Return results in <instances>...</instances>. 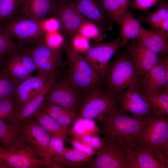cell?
<instances>
[{"label":"cell","instance_id":"1","mask_svg":"<svg viewBox=\"0 0 168 168\" xmlns=\"http://www.w3.org/2000/svg\"><path fill=\"white\" fill-rule=\"evenodd\" d=\"M146 118L140 119L128 115L120 107L106 116L102 121L101 132L105 141L121 144L132 149L136 144Z\"/></svg>","mask_w":168,"mask_h":168},{"label":"cell","instance_id":"2","mask_svg":"<svg viewBox=\"0 0 168 168\" xmlns=\"http://www.w3.org/2000/svg\"><path fill=\"white\" fill-rule=\"evenodd\" d=\"M135 146L152 152L168 166V118L158 111L146 118Z\"/></svg>","mask_w":168,"mask_h":168},{"label":"cell","instance_id":"3","mask_svg":"<svg viewBox=\"0 0 168 168\" xmlns=\"http://www.w3.org/2000/svg\"><path fill=\"white\" fill-rule=\"evenodd\" d=\"M105 77V90L114 94H120L130 86L139 89L142 78L128 51L119 55L109 64Z\"/></svg>","mask_w":168,"mask_h":168},{"label":"cell","instance_id":"4","mask_svg":"<svg viewBox=\"0 0 168 168\" xmlns=\"http://www.w3.org/2000/svg\"><path fill=\"white\" fill-rule=\"evenodd\" d=\"M44 21H38L21 15L8 22L0 24V27L21 44L36 45L46 42L48 33Z\"/></svg>","mask_w":168,"mask_h":168},{"label":"cell","instance_id":"5","mask_svg":"<svg viewBox=\"0 0 168 168\" xmlns=\"http://www.w3.org/2000/svg\"><path fill=\"white\" fill-rule=\"evenodd\" d=\"M119 94L106 92L103 86L94 89L83 97L78 116L102 122L108 114L120 107Z\"/></svg>","mask_w":168,"mask_h":168},{"label":"cell","instance_id":"6","mask_svg":"<svg viewBox=\"0 0 168 168\" xmlns=\"http://www.w3.org/2000/svg\"><path fill=\"white\" fill-rule=\"evenodd\" d=\"M83 98L79 89L67 75L58 81L56 80L43 102L55 104L77 112Z\"/></svg>","mask_w":168,"mask_h":168},{"label":"cell","instance_id":"7","mask_svg":"<svg viewBox=\"0 0 168 168\" xmlns=\"http://www.w3.org/2000/svg\"><path fill=\"white\" fill-rule=\"evenodd\" d=\"M125 46L119 36L109 42L96 43L89 47L81 55L94 71L105 79L110 59L118 49Z\"/></svg>","mask_w":168,"mask_h":168},{"label":"cell","instance_id":"8","mask_svg":"<svg viewBox=\"0 0 168 168\" xmlns=\"http://www.w3.org/2000/svg\"><path fill=\"white\" fill-rule=\"evenodd\" d=\"M64 48H52L46 42L35 46L22 48V50L29 54L37 68L38 75L49 77L56 73V69L62 64Z\"/></svg>","mask_w":168,"mask_h":168},{"label":"cell","instance_id":"9","mask_svg":"<svg viewBox=\"0 0 168 168\" xmlns=\"http://www.w3.org/2000/svg\"><path fill=\"white\" fill-rule=\"evenodd\" d=\"M5 159L10 168L48 167L47 162L36 151L22 141L19 137Z\"/></svg>","mask_w":168,"mask_h":168},{"label":"cell","instance_id":"10","mask_svg":"<svg viewBox=\"0 0 168 168\" xmlns=\"http://www.w3.org/2000/svg\"><path fill=\"white\" fill-rule=\"evenodd\" d=\"M96 156L84 167L89 168H133L127 162L123 146L105 141Z\"/></svg>","mask_w":168,"mask_h":168},{"label":"cell","instance_id":"11","mask_svg":"<svg viewBox=\"0 0 168 168\" xmlns=\"http://www.w3.org/2000/svg\"><path fill=\"white\" fill-rule=\"evenodd\" d=\"M118 102L120 107L130 113L133 117L144 119L156 110L148 102L139 88L130 86L119 94Z\"/></svg>","mask_w":168,"mask_h":168},{"label":"cell","instance_id":"12","mask_svg":"<svg viewBox=\"0 0 168 168\" xmlns=\"http://www.w3.org/2000/svg\"><path fill=\"white\" fill-rule=\"evenodd\" d=\"M160 55L159 62L141 78L139 90L142 94L158 93L168 87V57Z\"/></svg>","mask_w":168,"mask_h":168},{"label":"cell","instance_id":"13","mask_svg":"<svg viewBox=\"0 0 168 168\" xmlns=\"http://www.w3.org/2000/svg\"><path fill=\"white\" fill-rule=\"evenodd\" d=\"M56 9L53 15L59 21L61 30L65 34L78 32L84 24L89 21L66 0H57Z\"/></svg>","mask_w":168,"mask_h":168},{"label":"cell","instance_id":"14","mask_svg":"<svg viewBox=\"0 0 168 168\" xmlns=\"http://www.w3.org/2000/svg\"><path fill=\"white\" fill-rule=\"evenodd\" d=\"M22 124L19 137L32 147L43 159L51 135L34 119Z\"/></svg>","mask_w":168,"mask_h":168},{"label":"cell","instance_id":"15","mask_svg":"<svg viewBox=\"0 0 168 168\" xmlns=\"http://www.w3.org/2000/svg\"><path fill=\"white\" fill-rule=\"evenodd\" d=\"M131 41L128 51L142 77L159 62L161 57L157 53L138 43L135 40Z\"/></svg>","mask_w":168,"mask_h":168},{"label":"cell","instance_id":"16","mask_svg":"<svg viewBox=\"0 0 168 168\" xmlns=\"http://www.w3.org/2000/svg\"><path fill=\"white\" fill-rule=\"evenodd\" d=\"M49 77L40 75L30 76L18 85L14 96L16 103V112L42 90Z\"/></svg>","mask_w":168,"mask_h":168},{"label":"cell","instance_id":"17","mask_svg":"<svg viewBox=\"0 0 168 168\" xmlns=\"http://www.w3.org/2000/svg\"><path fill=\"white\" fill-rule=\"evenodd\" d=\"M57 3V0H25L21 4L18 13L43 21L47 16L53 14Z\"/></svg>","mask_w":168,"mask_h":168},{"label":"cell","instance_id":"18","mask_svg":"<svg viewBox=\"0 0 168 168\" xmlns=\"http://www.w3.org/2000/svg\"><path fill=\"white\" fill-rule=\"evenodd\" d=\"M70 2L90 21L105 29V26L109 17L97 0H74Z\"/></svg>","mask_w":168,"mask_h":168},{"label":"cell","instance_id":"19","mask_svg":"<svg viewBox=\"0 0 168 168\" xmlns=\"http://www.w3.org/2000/svg\"><path fill=\"white\" fill-rule=\"evenodd\" d=\"M56 75L55 73L50 76L42 90L16 112V117L20 123H23L29 120L40 108L46 95L56 80Z\"/></svg>","mask_w":168,"mask_h":168},{"label":"cell","instance_id":"20","mask_svg":"<svg viewBox=\"0 0 168 168\" xmlns=\"http://www.w3.org/2000/svg\"><path fill=\"white\" fill-rule=\"evenodd\" d=\"M139 44L161 55H166L168 52V37L151 28L147 30L142 27L135 39Z\"/></svg>","mask_w":168,"mask_h":168},{"label":"cell","instance_id":"21","mask_svg":"<svg viewBox=\"0 0 168 168\" xmlns=\"http://www.w3.org/2000/svg\"><path fill=\"white\" fill-rule=\"evenodd\" d=\"M93 156L74 148L65 147L60 153L54 157L53 161L62 167L64 166L73 168L81 167L84 165H88Z\"/></svg>","mask_w":168,"mask_h":168},{"label":"cell","instance_id":"22","mask_svg":"<svg viewBox=\"0 0 168 168\" xmlns=\"http://www.w3.org/2000/svg\"><path fill=\"white\" fill-rule=\"evenodd\" d=\"M32 117L51 136L61 139L65 143L68 141L70 128L61 125L40 108Z\"/></svg>","mask_w":168,"mask_h":168},{"label":"cell","instance_id":"23","mask_svg":"<svg viewBox=\"0 0 168 168\" xmlns=\"http://www.w3.org/2000/svg\"><path fill=\"white\" fill-rule=\"evenodd\" d=\"M118 25L120 26L119 36L125 45L128 40L136 39L142 27L139 19L135 17L129 11L123 15Z\"/></svg>","mask_w":168,"mask_h":168},{"label":"cell","instance_id":"24","mask_svg":"<svg viewBox=\"0 0 168 168\" xmlns=\"http://www.w3.org/2000/svg\"><path fill=\"white\" fill-rule=\"evenodd\" d=\"M0 119V143L6 150H10L19 137L21 125Z\"/></svg>","mask_w":168,"mask_h":168},{"label":"cell","instance_id":"25","mask_svg":"<svg viewBox=\"0 0 168 168\" xmlns=\"http://www.w3.org/2000/svg\"><path fill=\"white\" fill-rule=\"evenodd\" d=\"M19 52V51H18ZM15 53L7 57L4 69L10 78L18 85L21 82L31 76L26 69L21 61L20 53Z\"/></svg>","mask_w":168,"mask_h":168},{"label":"cell","instance_id":"26","mask_svg":"<svg viewBox=\"0 0 168 168\" xmlns=\"http://www.w3.org/2000/svg\"><path fill=\"white\" fill-rule=\"evenodd\" d=\"M132 0H97L112 21L119 25L124 14L128 11Z\"/></svg>","mask_w":168,"mask_h":168},{"label":"cell","instance_id":"27","mask_svg":"<svg viewBox=\"0 0 168 168\" xmlns=\"http://www.w3.org/2000/svg\"><path fill=\"white\" fill-rule=\"evenodd\" d=\"M100 132L94 120L77 116L70 128L69 135L73 138L80 139L85 136Z\"/></svg>","mask_w":168,"mask_h":168},{"label":"cell","instance_id":"28","mask_svg":"<svg viewBox=\"0 0 168 168\" xmlns=\"http://www.w3.org/2000/svg\"><path fill=\"white\" fill-rule=\"evenodd\" d=\"M137 160L138 168H167L152 151L135 146L132 149Z\"/></svg>","mask_w":168,"mask_h":168},{"label":"cell","instance_id":"29","mask_svg":"<svg viewBox=\"0 0 168 168\" xmlns=\"http://www.w3.org/2000/svg\"><path fill=\"white\" fill-rule=\"evenodd\" d=\"M143 94L155 110L168 117V87L158 93Z\"/></svg>","mask_w":168,"mask_h":168},{"label":"cell","instance_id":"30","mask_svg":"<svg viewBox=\"0 0 168 168\" xmlns=\"http://www.w3.org/2000/svg\"><path fill=\"white\" fill-rule=\"evenodd\" d=\"M65 142L61 139L51 136L48 147L44 154L43 159L46 161L48 167L60 168V166L54 162L53 158L60 153L64 148Z\"/></svg>","mask_w":168,"mask_h":168},{"label":"cell","instance_id":"31","mask_svg":"<svg viewBox=\"0 0 168 168\" xmlns=\"http://www.w3.org/2000/svg\"><path fill=\"white\" fill-rule=\"evenodd\" d=\"M21 0H0V24L12 20L18 13Z\"/></svg>","mask_w":168,"mask_h":168},{"label":"cell","instance_id":"32","mask_svg":"<svg viewBox=\"0 0 168 168\" xmlns=\"http://www.w3.org/2000/svg\"><path fill=\"white\" fill-rule=\"evenodd\" d=\"M21 47L0 27V60L22 50Z\"/></svg>","mask_w":168,"mask_h":168},{"label":"cell","instance_id":"33","mask_svg":"<svg viewBox=\"0 0 168 168\" xmlns=\"http://www.w3.org/2000/svg\"><path fill=\"white\" fill-rule=\"evenodd\" d=\"M16 103L14 96L0 100V119L10 122L20 123L16 117Z\"/></svg>","mask_w":168,"mask_h":168},{"label":"cell","instance_id":"34","mask_svg":"<svg viewBox=\"0 0 168 168\" xmlns=\"http://www.w3.org/2000/svg\"><path fill=\"white\" fill-rule=\"evenodd\" d=\"M18 85L4 70L0 72V100L14 96Z\"/></svg>","mask_w":168,"mask_h":168},{"label":"cell","instance_id":"35","mask_svg":"<svg viewBox=\"0 0 168 168\" xmlns=\"http://www.w3.org/2000/svg\"><path fill=\"white\" fill-rule=\"evenodd\" d=\"M105 29L89 21L82 25L78 32L88 39H92L99 42L105 37L103 33Z\"/></svg>","mask_w":168,"mask_h":168},{"label":"cell","instance_id":"36","mask_svg":"<svg viewBox=\"0 0 168 168\" xmlns=\"http://www.w3.org/2000/svg\"><path fill=\"white\" fill-rule=\"evenodd\" d=\"M138 19L141 23L148 24L155 30H160L162 20L154 10L146 16H142Z\"/></svg>","mask_w":168,"mask_h":168},{"label":"cell","instance_id":"37","mask_svg":"<svg viewBox=\"0 0 168 168\" xmlns=\"http://www.w3.org/2000/svg\"><path fill=\"white\" fill-rule=\"evenodd\" d=\"M97 134H92L85 136L80 140L84 142L94 150L96 151L102 146L105 141V138H101Z\"/></svg>","mask_w":168,"mask_h":168},{"label":"cell","instance_id":"38","mask_svg":"<svg viewBox=\"0 0 168 168\" xmlns=\"http://www.w3.org/2000/svg\"><path fill=\"white\" fill-rule=\"evenodd\" d=\"M162 0H133L131 6L134 9L147 12L151 8L156 6Z\"/></svg>","mask_w":168,"mask_h":168},{"label":"cell","instance_id":"39","mask_svg":"<svg viewBox=\"0 0 168 168\" xmlns=\"http://www.w3.org/2000/svg\"><path fill=\"white\" fill-rule=\"evenodd\" d=\"M68 141L73 148L92 156H94L96 153V151L94 150L79 139L72 137L70 138Z\"/></svg>","mask_w":168,"mask_h":168},{"label":"cell","instance_id":"40","mask_svg":"<svg viewBox=\"0 0 168 168\" xmlns=\"http://www.w3.org/2000/svg\"><path fill=\"white\" fill-rule=\"evenodd\" d=\"M77 116V112L68 110L57 121L62 126L70 129Z\"/></svg>","mask_w":168,"mask_h":168},{"label":"cell","instance_id":"41","mask_svg":"<svg viewBox=\"0 0 168 168\" xmlns=\"http://www.w3.org/2000/svg\"><path fill=\"white\" fill-rule=\"evenodd\" d=\"M46 43L50 47L55 49L63 48L65 40L62 35L58 34H47L46 38Z\"/></svg>","mask_w":168,"mask_h":168},{"label":"cell","instance_id":"42","mask_svg":"<svg viewBox=\"0 0 168 168\" xmlns=\"http://www.w3.org/2000/svg\"><path fill=\"white\" fill-rule=\"evenodd\" d=\"M21 62L26 69L31 74L37 70L36 66L31 56L27 52L20 53Z\"/></svg>","mask_w":168,"mask_h":168},{"label":"cell","instance_id":"43","mask_svg":"<svg viewBox=\"0 0 168 168\" xmlns=\"http://www.w3.org/2000/svg\"><path fill=\"white\" fill-rule=\"evenodd\" d=\"M154 11L162 20L168 19V2H160Z\"/></svg>","mask_w":168,"mask_h":168},{"label":"cell","instance_id":"44","mask_svg":"<svg viewBox=\"0 0 168 168\" xmlns=\"http://www.w3.org/2000/svg\"><path fill=\"white\" fill-rule=\"evenodd\" d=\"M5 158L0 157V168H10Z\"/></svg>","mask_w":168,"mask_h":168},{"label":"cell","instance_id":"45","mask_svg":"<svg viewBox=\"0 0 168 168\" xmlns=\"http://www.w3.org/2000/svg\"><path fill=\"white\" fill-rule=\"evenodd\" d=\"M9 152V150H6L0 143V155L7 156Z\"/></svg>","mask_w":168,"mask_h":168},{"label":"cell","instance_id":"46","mask_svg":"<svg viewBox=\"0 0 168 168\" xmlns=\"http://www.w3.org/2000/svg\"><path fill=\"white\" fill-rule=\"evenodd\" d=\"M7 156H3L0 155V157L4 158Z\"/></svg>","mask_w":168,"mask_h":168},{"label":"cell","instance_id":"47","mask_svg":"<svg viewBox=\"0 0 168 168\" xmlns=\"http://www.w3.org/2000/svg\"><path fill=\"white\" fill-rule=\"evenodd\" d=\"M25 0H21V4Z\"/></svg>","mask_w":168,"mask_h":168},{"label":"cell","instance_id":"48","mask_svg":"<svg viewBox=\"0 0 168 168\" xmlns=\"http://www.w3.org/2000/svg\"><path fill=\"white\" fill-rule=\"evenodd\" d=\"M66 0V1H68V0ZM72 0V1H74V0Z\"/></svg>","mask_w":168,"mask_h":168}]
</instances>
